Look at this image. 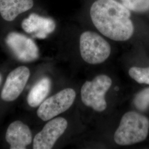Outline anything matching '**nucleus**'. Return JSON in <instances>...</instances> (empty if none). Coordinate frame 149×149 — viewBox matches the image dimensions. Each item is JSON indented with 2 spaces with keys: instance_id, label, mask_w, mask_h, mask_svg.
Segmentation results:
<instances>
[{
  "instance_id": "f257e3e1",
  "label": "nucleus",
  "mask_w": 149,
  "mask_h": 149,
  "mask_svg": "<svg viewBox=\"0 0 149 149\" xmlns=\"http://www.w3.org/2000/svg\"><path fill=\"white\" fill-rule=\"evenodd\" d=\"M91 19L97 29L115 41H126L133 35L131 11L117 0H96L90 10Z\"/></svg>"
},
{
  "instance_id": "f03ea898",
  "label": "nucleus",
  "mask_w": 149,
  "mask_h": 149,
  "mask_svg": "<svg viewBox=\"0 0 149 149\" xmlns=\"http://www.w3.org/2000/svg\"><path fill=\"white\" fill-rule=\"evenodd\" d=\"M149 129L148 118L136 112H127L123 116L114 139L119 145L136 144L146 139Z\"/></svg>"
},
{
  "instance_id": "7ed1b4c3",
  "label": "nucleus",
  "mask_w": 149,
  "mask_h": 149,
  "mask_svg": "<svg viewBox=\"0 0 149 149\" xmlns=\"http://www.w3.org/2000/svg\"><path fill=\"white\" fill-rule=\"evenodd\" d=\"M80 50L81 57L86 62L98 64L108 59L111 48L101 36L96 32L86 31L80 36Z\"/></svg>"
},
{
  "instance_id": "20e7f679",
  "label": "nucleus",
  "mask_w": 149,
  "mask_h": 149,
  "mask_svg": "<svg viewBox=\"0 0 149 149\" xmlns=\"http://www.w3.org/2000/svg\"><path fill=\"white\" fill-rule=\"evenodd\" d=\"M112 84L111 79L104 74L97 76L92 81H86L81 90L84 104L97 112L104 111L107 107L105 94Z\"/></svg>"
},
{
  "instance_id": "39448f33",
  "label": "nucleus",
  "mask_w": 149,
  "mask_h": 149,
  "mask_svg": "<svg viewBox=\"0 0 149 149\" xmlns=\"http://www.w3.org/2000/svg\"><path fill=\"white\" fill-rule=\"evenodd\" d=\"M76 92L72 88H66L43 101L37 111V115L44 121L51 120L67 111L72 106Z\"/></svg>"
},
{
  "instance_id": "423d86ee",
  "label": "nucleus",
  "mask_w": 149,
  "mask_h": 149,
  "mask_svg": "<svg viewBox=\"0 0 149 149\" xmlns=\"http://www.w3.org/2000/svg\"><path fill=\"white\" fill-rule=\"evenodd\" d=\"M6 42L18 60L22 62H31L39 57V49L31 38L16 32H11Z\"/></svg>"
},
{
  "instance_id": "0eeeda50",
  "label": "nucleus",
  "mask_w": 149,
  "mask_h": 149,
  "mask_svg": "<svg viewBox=\"0 0 149 149\" xmlns=\"http://www.w3.org/2000/svg\"><path fill=\"white\" fill-rule=\"evenodd\" d=\"M68 127V122L64 118L50 120L33 139V149H52L57 140L64 134Z\"/></svg>"
},
{
  "instance_id": "6e6552de",
  "label": "nucleus",
  "mask_w": 149,
  "mask_h": 149,
  "mask_svg": "<svg viewBox=\"0 0 149 149\" xmlns=\"http://www.w3.org/2000/svg\"><path fill=\"white\" fill-rule=\"evenodd\" d=\"M30 76V71L26 66H19L8 75L1 92L2 99L6 102L16 100L26 85Z\"/></svg>"
},
{
  "instance_id": "1a4fd4ad",
  "label": "nucleus",
  "mask_w": 149,
  "mask_h": 149,
  "mask_svg": "<svg viewBox=\"0 0 149 149\" xmlns=\"http://www.w3.org/2000/svg\"><path fill=\"white\" fill-rule=\"evenodd\" d=\"M22 27L25 32L32 33L36 38L45 39L54 31L56 24L52 18L32 13L22 21Z\"/></svg>"
},
{
  "instance_id": "9d476101",
  "label": "nucleus",
  "mask_w": 149,
  "mask_h": 149,
  "mask_svg": "<svg viewBox=\"0 0 149 149\" xmlns=\"http://www.w3.org/2000/svg\"><path fill=\"white\" fill-rule=\"evenodd\" d=\"M6 140L10 145L11 149H25L32 143V133L27 125L16 120L8 127Z\"/></svg>"
},
{
  "instance_id": "9b49d317",
  "label": "nucleus",
  "mask_w": 149,
  "mask_h": 149,
  "mask_svg": "<svg viewBox=\"0 0 149 149\" xmlns=\"http://www.w3.org/2000/svg\"><path fill=\"white\" fill-rule=\"evenodd\" d=\"M33 6V0H0V13L7 21H12Z\"/></svg>"
},
{
  "instance_id": "f8f14e48",
  "label": "nucleus",
  "mask_w": 149,
  "mask_h": 149,
  "mask_svg": "<svg viewBox=\"0 0 149 149\" xmlns=\"http://www.w3.org/2000/svg\"><path fill=\"white\" fill-rule=\"evenodd\" d=\"M51 88V81L48 77H44L32 87L28 97L27 102L32 107H37L42 104L48 96Z\"/></svg>"
},
{
  "instance_id": "ddd939ff",
  "label": "nucleus",
  "mask_w": 149,
  "mask_h": 149,
  "mask_svg": "<svg viewBox=\"0 0 149 149\" xmlns=\"http://www.w3.org/2000/svg\"><path fill=\"white\" fill-rule=\"evenodd\" d=\"M129 11L143 13L149 11V0H120Z\"/></svg>"
},
{
  "instance_id": "4468645a",
  "label": "nucleus",
  "mask_w": 149,
  "mask_h": 149,
  "mask_svg": "<svg viewBox=\"0 0 149 149\" xmlns=\"http://www.w3.org/2000/svg\"><path fill=\"white\" fill-rule=\"evenodd\" d=\"M129 74L139 84H145L149 85V68L133 67L129 70Z\"/></svg>"
},
{
  "instance_id": "2eb2a0df",
  "label": "nucleus",
  "mask_w": 149,
  "mask_h": 149,
  "mask_svg": "<svg viewBox=\"0 0 149 149\" xmlns=\"http://www.w3.org/2000/svg\"><path fill=\"white\" fill-rule=\"evenodd\" d=\"M134 104L140 111H145L149 107V88L141 91L136 95Z\"/></svg>"
},
{
  "instance_id": "dca6fc26",
  "label": "nucleus",
  "mask_w": 149,
  "mask_h": 149,
  "mask_svg": "<svg viewBox=\"0 0 149 149\" xmlns=\"http://www.w3.org/2000/svg\"><path fill=\"white\" fill-rule=\"evenodd\" d=\"M1 81V74H0V82Z\"/></svg>"
}]
</instances>
